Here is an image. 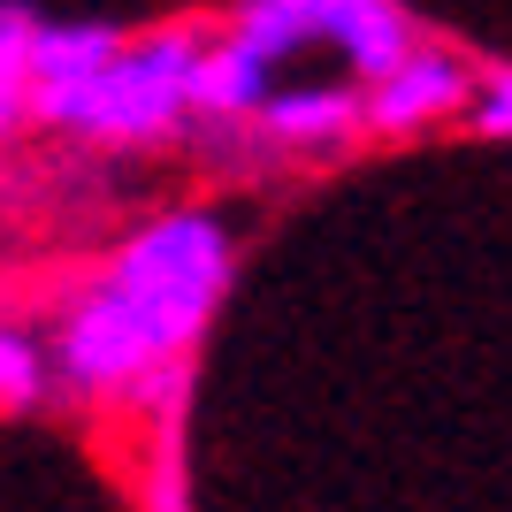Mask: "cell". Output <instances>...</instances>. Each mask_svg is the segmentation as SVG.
<instances>
[{"mask_svg": "<svg viewBox=\"0 0 512 512\" xmlns=\"http://www.w3.org/2000/svg\"><path fill=\"white\" fill-rule=\"evenodd\" d=\"M123 46L130 39L115 31V23H100V16H85V23L39 16V46H31V123L39 130H69L77 100L92 92V77H100Z\"/></svg>", "mask_w": 512, "mask_h": 512, "instance_id": "5b68a950", "label": "cell"}, {"mask_svg": "<svg viewBox=\"0 0 512 512\" xmlns=\"http://www.w3.org/2000/svg\"><path fill=\"white\" fill-rule=\"evenodd\" d=\"M467 123L482 130V138H512V69H490V77L474 85Z\"/></svg>", "mask_w": 512, "mask_h": 512, "instance_id": "9c48e42d", "label": "cell"}, {"mask_svg": "<svg viewBox=\"0 0 512 512\" xmlns=\"http://www.w3.org/2000/svg\"><path fill=\"white\" fill-rule=\"evenodd\" d=\"M31 46H39V8L31 0H0V146L31 123Z\"/></svg>", "mask_w": 512, "mask_h": 512, "instance_id": "ba28073f", "label": "cell"}, {"mask_svg": "<svg viewBox=\"0 0 512 512\" xmlns=\"http://www.w3.org/2000/svg\"><path fill=\"white\" fill-rule=\"evenodd\" d=\"M237 276V237L222 214L184 207L123 237L62 306L54 367L62 398L85 406H146L169 421L192 390V352L214 329Z\"/></svg>", "mask_w": 512, "mask_h": 512, "instance_id": "6da1fadb", "label": "cell"}, {"mask_svg": "<svg viewBox=\"0 0 512 512\" xmlns=\"http://www.w3.org/2000/svg\"><path fill=\"white\" fill-rule=\"evenodd\" d=\"M474 85H482V77H474L451 46H413L390 77L367 85V130H375V138H413V130L474 107Z\"/></svg>", "mask_w": 512, "mask_h": 512, "instance_id": "277c9868", "label": "cell"}, {"mask_svg": "<svg viewBox=\"0 0 512 512\" xmlns=\"http://www.w3.org/2000/svg\"><path fill=\"white\" fill-rule=\"evenodd\" d=\"M46 398H62V367H54V344L0 321V413H39Z\"/></svg>", "mask_w": 512, "mask_h": 512, "instance_id": "52a82bcc", "label": "cell"}, {"mask_svg": "<svg viewBox=\"0 0 512 512\" xmlns=\"http://www.w3.org/2000/svg\"><path fill=\"white\" fill-rule=\"evenodd\" d=\"M299 46H337L352 77H390L413 46V16L398 0H237L230 31L199 54V115L237 123L268 100V69L291 62Z\"/></svg>", "mask_w": 512, "mask_h": 512, "instance_id": "7a4b0ae2", "label": "cell"}, {"mask_svg": "<svg viewBox=\"0 0 512 512\" xmlns=\"http://www.w3.org/2000/svg\"><path fill=\"white\" fill-rule=\"evenodd\" d=\"M375 138L367 130V92L352 85H306V92H268L245 115V146L253 153H337Z\"/></svg>", "mask_w": 512, "mask_h": 512, "instance_id": "8992f818", "label": "cell"}, {"mask_svg": "<svg viewBox=\"0 0 512 512\" xmlns=\"http://www.w3.org/2000/svg\"><path fill=\"white\" fill-rule=\"evenodd\" d=\"M199 54L207 39L199 31H153V39H130L115 62L92 77V92L69 115V138L85 146H161L184 130V115H199Z\"/></svg>", "mask_w": 512, "mask_h": 512, "instance_id": "3957f363", "label": "cell"}]
</instances>
